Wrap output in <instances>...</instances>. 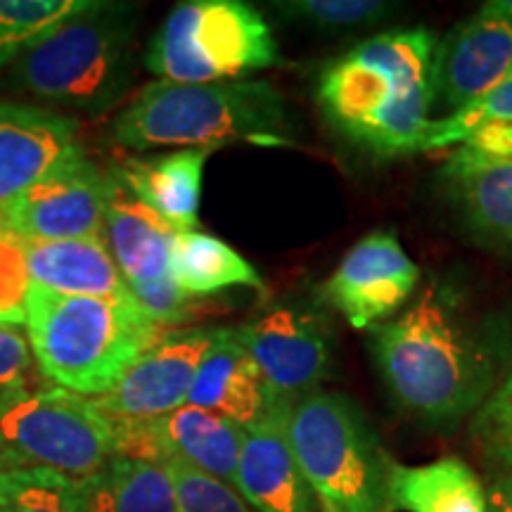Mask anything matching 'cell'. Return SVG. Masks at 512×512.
Returning a JSON list of instances; mask_svg holds the SVG:
<instances>
[{"instance_id": "obj_1", "label": "cell", "mask_w": 512, "mask_h": 512, "mask_svg": "<svg viewBox=\"0 0 512 512\" xmlns=\"http://www.w3.org/2000/svg\"><path fill=\"white\" fill-rule=\"evenodd\" d=\"M370 349L389 396L422 425H460L498 384L489 335L465 316L456 294L437 283L370 330Z\"/></svg>"}, {"instance_id": "obj_2", "label": "cell", "mask_w": 512, "mask_h": 512, "mask_svg": "<svg viewBox=\"0 0 512 512\" xmlns=\"http://www.w3.org/2000/svg\"><path fill=\"white\" fill-rule=\"evenodd\" d=\"M430 29L382 31L358 43L320 76L318 105L339 136L377 159L422 150L432 124Z\"/></svg>"}, {"instance_id": "obj_3", "label": "cell", "mask_w": 512, "mask_h": 512, "mask_svg": "<svg viewBox=\"0 0 512 512\" xmlns=\"http://www.w3.org/2000/svg\"><path fill=\"white\" fill-rule=\"evenodd\" d=\"M27 339L38 370L79 396L110 394L140 354L164 332L136 299L60 294L31 285Z\"/></svg>"}, {"instance_id": "obj_4", "label": "cell", "mask_w": 512, "mask_h": 512, "mask_svg": "<svg viewBox=\"0 0 512 512\" xmlns=\"http://www.w3.org/2000/svg\"><path fill=\"white\" fill-rule=\"evenodd\" d=\"M287 131L283 93L266 81H152L114 119V140L131 150L283 145Z\"/></svg>"}, {"instance_id": "obj_5", "label": "cell", "mask_w": 512, "mask_h": 512, "mask_svg": "<svg viewBox=\"0 0 512 512\" xmlns=\"http://www.w3.org/2000/svg\"><path fill=\"white\" fill-rule=\"evenodd\" d=\"M133 34L131 5L88 0L12 62V88L88 114L105 112L131 76Z\"/></svg>"}, {"instance_id": "obj_6", "label": "cell", "mask_w": 512, "mask_h": 512, "mask_svg": "<svg viewBox=\"0 0 512 512\" xmlns=\"http://www.w3.org/2000/svg\"><path fill=\"white\" fill-rule=\"evenodd\" d=\"M285 434L320 512H392V458L361 408L337 392H313L292 406Z\"/></svg>"}, {"instance_id": "obj_7", "label": "cell", "mask_w": 512, "mask_h": 512, "mask_svg": "<svg viewBox=\"0 0 512 512\" xmlns=\"http://www.w3.org/2000/svg\"><path fill=\"white\" fill-rule=\"evenodd\" d=\"M280 64L278 43L259 10L240 0L176 5L152 38L145 67L159 81L221 83Z\"/></svg>"}, {"instance_id": "obj_8", "label": "cell", "mask_w": 512, "mask_h": 512, "mask_svg": "<svg viewBox=\"0 0 512 512\" xmlns=\"http://www.w3.org/2000/svg\"><path fill=\"white\" fill-rule=\"evenodd\" d=\"M117 458L114 420L67 389H27L0 408V472L55 470L83 479Z\"/></svg>"}, {"instance_id": "obj_9", "label": "cell", "mask_w": 512, "mask_h": 512, "mask_svg": "<svg viewBox=\"0 0 512 512\" xmlns=\"http://www.w3.org/2000/svg\"><path fill=\"white\" fill-rule=\"evenodd\" d=\"M112 176L76 150L0 207V223L24 242L102 238Z\"/></svg>"}, {"instance_id": "obj_10", "label": "cell", "mask_w": 512, "mask_h": 512, "mask_svg": "<svg viewBox=\"0 0 512 512\" xmlns=\"http://www.w3.org/2000/svg\"><path fill=\"white\" fill-rule=\"evenodd\" d=\"M238 332L261 377L287 406L318 392L330 373L332 328L313 306H271Z\"/></svg>"}, {"instance_id": "obj_11", "label": "cell", "mask_w": 512, "mask_h": 512, "mask_svg": "<svg viewBox=\"0 0 512 512\" xmlns=\"http://www.w3.org/2000/svg\"><path fill=\"white\" fill-rule=\"evenodd\" d=\"M420 268L389 230H375L344 254L320 297L354 330H375L411 304Z\"/></svg>"}, {"instance_id": "obj_12", "label": "cell", "mask_w": 512, "mask_h": 512, "mask_svg": "<svg viewBox=\"0 0 512 512\" xmlns=\"http://www.w3.org/2000/svg\"><path fill=\"white\" fill-rule=\"evenodd\" d=\"M114 420L117 456L166 465L183 460L233 486L245 427L226 415L183 406L152 420Z\"/></svg>"}, {"instance_id": "obj_13", "label": "cell", "mask_w": 512, "mask_h": 512, "mask_svg": "<svg viewBox=\"0 0 512 512\" xmlns=\"http://www.w3.org/2000/svg\"><path fill=\"white\" fill-rule=\"evenodd\" d=\"M512 67V0L479 8L437 41L432 57V95L444 117L496 88Z\"/></svg>"}, {"instance_id": "obj_14", "label": "cell", "mask_w": 512, "mask_h": 512, "mask_svg": "<svg viewBox=\"0 0 512 512\" xmlns=\"http://www.w3.org/2000/svg\"><path fill=\"white\" fill-rule=\"evenodd\" d=\"M216 328L164 332L140 354L110 394L93 399L110 418L152 420L188 406L190 389Z\"/></svg>"}, {"instance_id": "obj_15", "label": "cell", "mask_w": 512, "mask_h": 512, "mask_svg": "<svg viewBox=\"0 0 512 512\" xmlns=\"http://www.w3.org/2000/svg\"><path fill=\"white\" fill-rule=\"evenodd\" d=\"M188 403L226 415L245 430L261 422H287L292 411V406L280 401L261 377L238 328H216Z\"/></svg>"}, {"instance_id": "obj_16", "label": "cell", "mask_w": 512, "mask_h": 512, "mask_svg": "<svg viewBox=\"0 0 512 512\" xmlns=\"http://www.w3.org/2000/svg\"><path fill=\"white\" fill-rule=\"evenodd\" d=\"M79 124L67 114L0 102V207L81 150Z\"/></svg>"}, {"instance_id": "obj_17", "label": "cell", "mask_w": 512, "mask_h": 512, "mask_svg": "<svg viewBox=\"0 0 512 512\" xmlns=\"http://www.w3.org/2000/svg\"><path fill=\"white\" fill-rule=\"evenodd\" d=\"M439 183L472 238L512 256V157L496 159L458 145Z\"/></svg>"}, {"instance_id": "obj_18", "label": "cell", "mask_w": 512, "mask_h": 512, "mask_svg": "<svg viewBox=\"0 0 512 512\" xmlns=\"http://www.w3.org/2000/svg\"><path fill=\"white\" fill-rule=\"evenodd\" d=\"M233 489L259 512H320L287 441L285 422L247 427Z\"/></svg>"}, {"instance_id": "obj_19", "label": "cell", "mask_w": 512, "mask_h": 512, "mask_svg": "<svg viewBox=\"0 0 512 512\" xmlns=\"http://www.w3.org/2000/svg\"><path fill=\"white\" fill-rule=\"evenodd\" d=\"M112 192L105 214L107 249L128 283H152L171 275L178 233L110 171Z\"/></svg>"}, {"instance_id": "obj_20", "label": "cell", "mask_w": 512, "mask_h": 512, "mask_svg": "<svg viewBox=\"0 0 512 512\" xmlns=\"http://www.w3.org/2000/svg\"><path fill=\"white\" fill-rule=\"evenodd\" d=\"M211 152L209 147H188L162 157L126 159L114 174L176 233H190L197 226L202 174Z\"/></svg>"}, {"instance_id": "obj_21", "label": "cell", "mask_w": 512, "mask_h": 512, "mask_svg": "<svg viewBox=\"0 0 512 512\" xmlns=\"http://www.w3.org/2000/svg\"><path fill=\"white\" fill-rule=\"evenodd\" d=\"M31 285L74 297L128 299V285L105 238L27 242Z\"/></svg>"}, {"instance_id": "obj_22", "label": "cell", "mask_w": 512, "mask_h": 512, "mask_svg": "<svg viewBox=\"0 0 512 512\" xmlns=\"http://www.w3.org/2000/svg\"><path fill=\"white\" fill-rule=\"evenodd\" d=\"M392 512H486V491L456 456L425 465H389Z\"/></svg>"}, {"instance_id": "obj_23", "label": "cell", "mask_w": 512, "mask_h": 512, "mask_svg": "<svg viewBox=\"0 0 512 512\" xmlns=\"http://www.w3.org/2000/svg\"><path fill=\"white\" fill-rule=\"evenodd\" d=\"M83 512H176V489L166 465L117 456L76 479Z\"/></svg>"}, {"instance_id": "obj_24", "label": "cell", "mask_w": 512, "mask_h": 512, "mask_svg": "<svg viewBox=\"0 0 512 512\" xmlns=\"http://www.w3.org/2000/svg\"><path fill=\"white\" fill-rule=\"evenodd\" d=\"M171 273L181 290L192 299L209 297L228 287L264 290V280L245 256L209 233H178Z\"/></svg>"}, {"instance_id": "obj_25", "label": "cell", "mask_w": 512, "mask_h": 512, "mask_svg": "<svg viewBox=\"0 0 512 512\" xmlns=\"http://www.w3.org/2000/svg\"><path fill=\"white\" fill-rule=\"evenodd\" d=\"M88 0H0V69Z\"/></svg>"}, {"instance_id": "obj_26", "label": "cell", "mask_w": 512, "mask_h": 512, "mask_svg": "<svg viewBox=\"0 0 512 512\" xmlns=\"http://www.w3.org/2000/svg\"><path fill=\"white\" fill-rule=\"evenodd\" d=\"M3 512H83L76 479L55 470L5 472Z\"/></svg>"}, {"instance_id": "obj_27", "label": "cell", "mask_w": 512, "mask_h": 512, "mask_svg": "<svg viewBox=\"0 0 512 512\" xmlns=\"http://www.w3.org/2000/svg\"><path fill=\"white\" fill-rule=\"evenodd\" d=\"M489 121H510L512 124V67L496 88L467 105L465 110L432 119L425 140H422V150L460 145L477 126L489 124Z\"/></svg>"}, {"instance_id": "obj_28", "label": "cell", "mask_w": 512, "mask_h": 512, "mask_svg": "<svg viewBox=\"0 0 512 512\" xmlns=\"http://www.w3.org/2000/svg\"><path fill=\"white\" fill-rule=\"evenodd\" d=\"M283 15L311 24L316 29H363L375 27L396 10L392 3L382 0H292L278 3Z\"/></svg>"}, {"instance_id": "obj_29", "label": "cell", "mask_w": 512, "mask_h": 512, "mask_svg": "<svg viewBox=\"0 0 512 512\" xmlns=\"http://www.w3.org/2000/svg\"><path fill=\"white\" fill-rule=\"evenodd\" d=\"M176 489V512H252L233 486L183 460L166 463Z\"/></svg>"}, {"instance_id": "obj_30", "label": "cell", "mask_w": 512, "mask_h": 512, "mask_svg": "<svg viewBox=\"0 0 512 512\" xmlns=\"http://www.w3.org/2000/svg\"><path fill=\"white\" fill-rule=\"evenodd\" d=\"M472 434L486 458L510 470L512 475V363L472 418Z\"/></svg>"}, {"instance_id": "obj_31", "label": "cell", "mask_w": 512, "mask_h": 512, "mask_svg": "<svg viewBox=\"0 0 512 512\" xmlns=\"http://www.w3.org/2000/svg\"><path fill=\"white\" fill-rule=\"evenodd\" d=\"M29 290L27 242L0 223V328L27 323Z\"/></svg>"}, {"instance_id": "obj_32", "label": "cell", "mask_w": 512, "mask_h": 512, "mask_svg": "<svg viewBox=\"0 0 512 512\" xmlns=\"http://www.w3.org/2000/svg\"><path fill=\"white\" fill-rule=\"evenodd\" d=\"M128 292L136 304L145 311V316L162 325H181L195 316V302L178 287L174 273L152 283H128Z\"/></svg>"}, {"instance_id": "obj_33", "label": "cell", "mask_w": 512, "mask_h": 512, "mask_svg": "<svg viewBox=\"0 0 512 512\" xmlns=\"http://www.w3.org/2000/svg\"><path fill=\"white\" fill-rule=\"evenodd\" d=\"M34 354L17 328H0V408L29 389Z\"/></svg>"}, {"instance_id": "obj_34", "label": "cell", "mask_w": 512, "mask_h": 512, "mask_svg": "<svg viewBox=\"0 0 512 512\" xmlns=\"http://www.w3.org/2000/svg\"><path fill=\"white\" fill-rule=\"evenodd\" d=\"M460 145L484 157H512V124L510 121H489V124L477 126Z\"/></svg>"}, {"instance_id": "obj_35", "label": "cell", "mask_w": 512, "mask_h": 512, "mask_svg": "<svg viewBox=\"0 0 512 512\" xmlns=\"http://www.w3.org/2000/svg\"><path fill=\"white\" fill-rule=\"evenodd\" d=\"M486 512H512V475L498 477L486 494Z\"/></svg>"}, {"instance_id": "obj_36", "label": "cell", "mask_w": 512, "mask_h": 512, "mask_svg": "<svg viewBox=\"0 0 512 512\" xmlns=\"http://www.w3.org/2000/svg\"><path fill=\"white\" fill-rule=\"evenodd\" d=\"M0 510H5V472H0Z\"/></svg>"}, {"instance_id": "obj_37", "label": "cell", "mask_w": 512, "mask_h": 512, "mask_svg": "<svg viewBox=\"0 0 512 512\" xmlns=\"http://www.w3.org/2000/svg\"><path fill=\"white\" fill-rule=\"evenodd\" d=\"M0 512H3V510H0Z\"/></svg>"}]
</instances>
